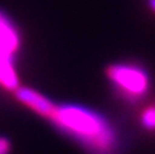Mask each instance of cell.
<instances>
[{
  "label": "cell",
  "mask_w": 155,
  "mask_h": 154,
  "mask_svg": "<svg viewBox=\"0 0 155 154\" xmlns=\"http://www.w3.org/2000/svg\"><path fill=\"white\" fill-rule=\"evenodd\" d=\"M109 79L127 95L136 98L148 89V76L144 70L137 65L114 64L107 68Z\"/></svg>",
  "instance_id": "cell-2"
},
{
  "label": "cell",
  "mask_w": 155,
  "mask_h": 154,
  "mask_svg": "<svg viewBox=\"0 0 155 154\" xmlns=\"http://www.w3.org/2000/svg\"><path fill=\"white\" fill-rule=\"evenodd\" d=\"M51 120L59 130L75 138L90 154H116L118 136L99 113L76 105L56 106Z\"/></svg>",
  "instance_id": "cell-1"
},
{
  "label": "cell",
  "mask_w": 155,
  "mask_h": 154,
  "mask_svg": "<svg viewBox=\"0 0 155 154\" xmlns=\"http://www.w3.org/2000/svg\"><path fill=\"white\" fill-rule=\"evenodd\" d=\"M148 4H150V7L155 11V0H148Z\"/></svg>",
  "instance_id": "cell-5"
},
{
  "label": "cell",
  "mask_w": 155,
  "mask_h": 154,
  "mask_svg": "<svg viewBox=\"0 0 155 154\" xmlns=\"http://www.w3.org/2000/svg\"><path fill=\"white\" fill-rule=\"evenodd\" d=\"M143 126L148 130H155V108H148L142 116Z\"/></svg>",
  "instance_id": "cell-4"
},
{
  "label": "cell",
  "mask_w": 155,
  "mask_h": 154,
  "mask_svg": "<svg viewBox=\"0 0 155 154\" xmlns=\"http://www.w3.org/2000/svg\"><path fill=\"white\" fill-rule=\"evenodd\" d=\"M16 97L19 101H22L25 105L31 108L34 112L40 113L41 116L49 117V119L56 109V105L49 98L44 97L42 94H40L35 90L29 89V87H19L16 92Z\"/></svg>",
  "instance_id": "cell-3"
}]
</instances>
